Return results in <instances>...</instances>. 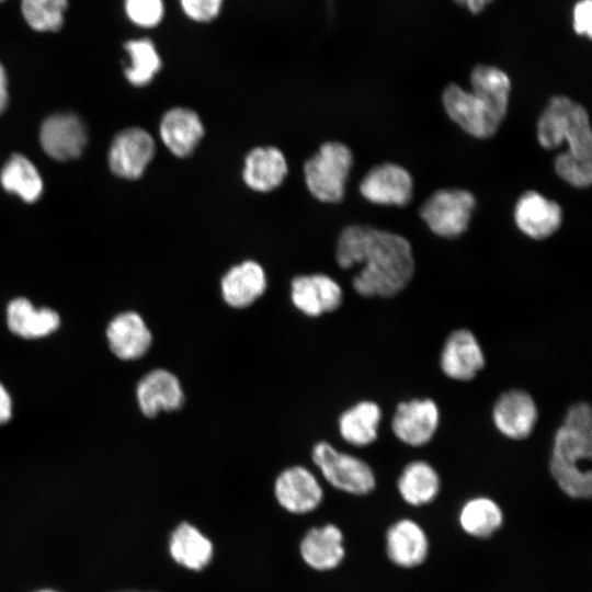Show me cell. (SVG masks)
Returning a JSON list of instances; mask_svg holds the SVG:
<instances>
[{
    "label": "cell",
    "instance_id": "4316f807",
    "mask_svg": "<svg viewBox=\"0 0 592 592\" xmlns=\"http://www.w3.org/2000/svg\"><path fill=\"white\" fill-rule=\"evenodd\" d=\"M462 531L470 537L487 539L493 536L504 523L500 504L487 496H476L466 500L457 515Z\"/></svg>",
    "mask_w": 592,
    "mask_h": 592
},
{
    "label": "cell",
    "instance_id": "8d00e7d4",
    "mask_svg": "<svg viewBox=\"0 0 592 592\" xmlns=\"http://www.w3.org/2000/svg\"><path fill=\"white\" fill-rule=\"evenodd\" d=\"M8 103L7 76L3 66L0 62V113H2Z\"/></svg>",
    "mask_w": 592,
    "mask_h": 592
},
{
    "label": "cell",
    "instance_id": "7c38bea8",
    "mask_svg": "<svg viewBox=\"0 0 592 592\" xmlns=\"http://www.w3.org/2000/svg\"><path fill=\"white\" fill-rule=\"evenodd\" d=\"M291 299L301 314L316 318L337 310L343 301V292L327 274L298 275L291 283Z\"/></svg>",
    "mask_w": 592,
    "mask_h": 592
},
{
    "label": "cell",
    "instance_id": "8992f818",
    "mask_svg": "<svg viewBox=\"0 0 592 592\" xmlns=\"http://www.w3.org/2000/svg\"><path fill=\"white\" fill-rule=\"evenodd\" d=\"M311 458L326 481L340 491L365 496L376 487V476L369 464L328 442H318L312 447Z\"/></svg>",
    "mask_w": 592,
    "mask_h": 592
},
{
    "label": "cell",
    "instance_id": "7a4b0ae2",
    "mask_svg": "<svg viewBox=\"0 0 592 592\" xmlns=\"http://www.w3.org/2000/svg\"><path fill=\"white\" fill-rule=\"evenodd\" d=\"M471 91L455 83L443 92L447 115L467 134L489 138L505 117L511 91L508 75L494 66L477 65L470 73Z\"/></svg>",
    "mask_w": 592,
    "mask_h": 592
},
{
    "label": "cell",
    "instance_id": "ba28073f",
    "mask_svg": "<svg viewBox=\"0 0 592 592\" xmlns=\"http://www.w3.org/2000/svg\"><path fill=\"white\" fill-rule=\"evenodd\" d=\"M440 422V408L433 399L412 398L396 406L390 426L401 443L421 447L433 440Z\"/></svg>",
    "mask_w": 592,
    "mask_h": 592
},
{
    "label": "cell",
    "instance_id": "836d02e7",
    "mask_svg": "<svg viewBox=\"0 0 592 592\" xmlns=\"http://www.w3.org/2000/svg\"><path fill=\"white\" fill-rule=\"evenodd\" d=\"M572 25L578 35L591 38L592 34V1L579 0L572 10Z\"/></svg>",
    "mask_w": 592,
    "mask_h": 592
},
{
    "label": "cell",
    "instance_id": "f35d334b",
    "mask_svg": "<svg viewBox=\"0 0 592 592\" xmlns=\"http://www.w3.org/2000/svg\"><path fill=\"white\" fill-rule=\"evenodd\" d=\"M127 592H134V591H127Z\"/></svg>",
    "mask_w": 592,
    "mask_h": 592
},
{
    "label": "cell",
    "instance_id": "ab89813d",
    "mask_svg": "<svg viewBox=\"0 0 592 592\" xmlns=\"http://www.w3.org/2000/svg\"><path fill=\"white\" fill-rule=\"evenodd\" d=\"M3 1V0H0V2Z\"/></svg>",
    "mask_w": 592,
    "mask_h": 592
},
{
    "label": "cell",
    "instance_id": "5bb4252c",
    "mask_svg": "<svg viewBox=\"0 0 592 592\" xmlns=\"http://www.w3.org/2000/svg\"><path fill=\"white\" fill-rule=\"evenodd\" d=\"M360 191L372 203L405 206L412 198L413 182L405 168L387 162L367 172L361 181Z\"/></svg>",
    "mask_w": 592,
    "mask_h": 592
},
{
    "label": "cell",
    "instance_id": "277c9868",
    "mask_svg": "<svg viewBox=\"0 0 592 592\" xmlns=\"http://www.w3.org/2000/svg\"><path fill=\"white\" fill-rule=\"evenodd\" d=\"M537 138L542 147L554 149L567 143L565 156L592 166V133L589 115L583 106L567 96L549 100L537 123Z\"/></svg>",
    "mask_w": 592,
    "mask_h": 592
},
{
    "label": "cell",
    "instance_id": "d6986e66",
    "mask_svg": "<svg viewBox=\"0 0 592 592\" xmlns=\"http://www.w3.org/2000/svg\"><path fill=\"white\" fill-rule=\"evenodd\" d=\"M106 338L111 351L124 361L143 357L152 343L149 328L135 311H125L113 318L106 329Z\"/></svg>",
    "mask_w": 592,
    "mask_h": 592
},
{
    "label": "cell",
    "instance_id": "d590c367",
    "mask_svg": "<svg viewBox=\"0 0 592 592\" xmlns=\"http://www.w3.org/2000/svg\"><path fill=\"white\" fill-rule=\"evenodd\" d=\"M459 5L466 8L471 13L481 12L493 0H454Z\"/></svg>",
    "mask_w": 592,
    "mask_h": 592
},
{
    "label": "cell",
    "instance_id": "ffe728a7",
    "mask_svg": "<svg viewBox=\"0 0 592 592\" xmlns=\"http://www.w3.org/2000/svg\"><path fill=\"white\" fill-rule=\"evenodd\" d=\"M266 286L267 280L263 267L251 260L230 267L220 281L221 297L235 309L251 306L264 294Z\"/></svg>",
    "mask_w": 592,
    "mask_h": 592
},
{
    "label": "cell",
    "instance_id": "30bf717a",
    "mask_svg": "<svg viewBox=\"0 0 592 592\" xmlns=\"http://www.w3.org/2000/svg\"><path fill=\"white\" fill-rule=\"evenodd\" d=\"M439 365L452 380L474 379L486 365L485 352L476 334L466 328L452 331L442 345Z\"/></svg>",
    "mask_w": 592,
    "mask_h": 592
},
{
    "label": "cell",
    "instance_id": "603a6c76",
    "mask_svg": "<svg viewBox=\"0 0 592 592\" xmlns=\"http://www.w3.org/2000/svg\"><path fill=\"white\" fill-rule=\"evenodd\" d=\"M382 419L383 411L377 402L361 400L339 415V434L352 446H368L378 437Z\"/></svg>",
    "mask_w": 592,
    "mask_h": 592
},
{
    "label": "cell",
    "instance_id": "d6a6232c",
    "mask_svg": "<svg viewBox=\"0 0 592 592\" xmlns=\"http://www.w3.org/2000/svg\"><path fill=\"white\" fill-rule=\"evenodd\" d=\"M224 0H180L183 13L192 21L206 23L217 18Z\"/></svg>",
    "mask_w": 592,
    "mask_h": 592
},
{
    "label": "cell",
    "instance_id": "e0dca14e",
    "mask_svg": "<svg viewBox=\"0 0 592 592\" xmlns=\"http://www.w3.org/2000/svg\"><path fill=\"white\" fill-rule=\"evenodd\" d=\"M39 138L48 156L56 160H69L81 155L87 144V132L78 116L54 114L42 124Z\"/></svg>",
    "mask_w": 592,
    "mask_h": 592
},
{
    "label": "cell",
    "instance_id": "cb8c5ba5",
    "mask_svg": "<svg viewBox=\"0 0 592 592\" xmlns=\"http://www.w3.org/2000/svg\"><path fill=\"white\" fill-rule=\"evenodd\" d=\"M299 548L304 561L320 571L337 568L345 555L343 534L333 524L309 530Z\"/></svg>",
    "mask_w": 592,
    "mask_h": 592
},
{
    "label": "cell",
    "instance_id": "9c48e42d",
    "mask_svg": "<svg viewBox=\"0 0 592 592\" xmlns=\"http://www.w3.org/2000/svg\"><path fill=\"white\" fill-rule=\"evenodd\" d=\"M491 420L501 435L512 441H522L532 435L537 424L538 407L526 390L508 389L496 399Z\"/></svg>",
    "mask_w": 592,
    "mask_h": 592
},
{
    "label": "cell",
    "instance_id": "2e32d148",
    "mask_svg": "<svg viewBox=\"0 0 592 592\" xmlns=\"http://www.w3.org/2000/svg\"><path fill=\"white\" fill-rule=\"evenodd\" d=\"M274 493L280 505L295 514L311 512L323 497L317 477L304 466L284 469L275 479Z\"/></svg>",
    "mask_w": 592,
    "mask_h": 592
},
{
    "label": "cell",
    "instance_id": "1f68e13d",
    "mask_svg": "<svg viewBox=\"0 0 592 592\" xmlns=\"http://www.w3.org/2000/svg\"><path fill=\"white\" fill-rule=\"evenodd\" d=\"M124 7L128 19L144 29L157 26L164 14L163 0H125Z\"/></svg>",
    "mask_w": 592,
    "mask_h": 592
},
{
    "label": "cell",
    "instance_id": "74e56055",
    "mask_svg": "<svg viewBox=\"0 0 592 592\" xmlns=\"http://www.w3.org/2000/svg\"><path fill=\"white\" fill-rule=\"evenodd\" d=\"M35 592H56V591H53V590H39V591H35Z\"/></svg>",
    "mask_w": 592,
    "mask_h": 592
},
{
    "label": "cell",
    "instance_id": "4dcf8cb0",
    "mask_svg": "<svg viewBox=\"0 0 592 592\" xmlns=\"http://www.w3.org/2000/svg\"><path fill=\"white\" fill-rule=\"evenodd\" d=\"M67 0H22L21 10L26 23L38 32H56L64 23Z\"/></svg>",
    "mask_w": 592,
    "mask_h": 592
},
{
    "label": "cell",
    "instance_id": "7402d4cb",
    "mask_svg": "<svg viewBox=\"0 0 592 592\" xmlns=\"http://www.w3.org/2000/svg\"><path fill=\"white\" fill-rule=\"evenodd\" d=\"M204 135L198 115L184 107L169 110L160 124V136L168 149L178 157H187Z\"/></svg>",
    "mask_w": 592,
    "mask_h": 592
},
{
    "label": "cell",
    "instance_id": "52a82bcc",
    "mask_svg": "<svg viewBox=\"0 0 592 592\" xmlns=\"http://www.w3.org/2000/svg\"><path fill=\"white\" fill-rule=\"evenodd\" d=\"M475 206L468 191L439 190L421 206L420 216L435 235L456 238L467 229Z\"/></svg>",
    "mask_w": 592,
    "mask_h": 592
},
{
    "label": "cell",
    "instance_id": "4fadbf2b",
    "mask_svg": "<svg viewBox=\"0 0 592 592\" xmlns=\"http://www.w3.org/2000/svg\"><path fill=\"white\" fill-rule=\"evenodd\" d=\"M385 551L391 563L412 569L428 558L430 540L425 530L417 521L403 517L389 525L385 534Z\"/></svg>",
    "mask_w": 592,
    "mask_h": 592
},
{
    "label": "cell",
    "instance_id": "f1b7e54d",
    "mask_svg": "<svg viewBox=\"0 0 592 592\" xmlns=\"http://www.w3.org/2000/svg\"><path fill=\"white\" fill-rule=\"evenodd\" d=\"M2 186L18 194L27 203L36 201L43 191V182L34 164L22 155H12L0 173Z\"/></svg>",
    "mask_w": 592,
    "mask_h": 592
},
{
    "label": "cell",
    "instance_id": "d4e9b609",
    "mask_svg": "<svg viewBox=\"0 0 592 592\" xmlns=\"http://www.w3.org/2000/svg\"><path fill=\"white\" fill-rule=\"evenodd\" d=\"M286 173L287 163L281 150L275 147H258L246 157L242 175L250 189L267 192L277 187Z\"/></svg>",
    "mask_w": 592,
    "mask_h": 592
},
{
    "label": "cell",
    "instance_id": "484cf974",
    "mask_svg": "<svg viewBox=\"0 0 592 592\" xmlns=\"http://www.w3.org/2000/svg\"><path fill=\"white\" fill-rule=\"evenodd\" d=\"M7 323L11 332L25 339H38L56 331L58 314L49 308H35L25 298L13 299L7 308Z\"/></svg>",
    "mask_w": 592,
    "mask_h": 592
},
{
    "label": "cell",
    "instance_id": "9a60e30c",
    "mask_svg": "<svg viewBox=\"0 0 592 592\" xmlns=\"http://www.w3.org/2000/svg\"><path fill=\"white\" fill-rule=\"evenodd\" d=\"M136 397L140 411L148 418H155L161 411H178L185 401L180 379L163 368L150 371L139 380Z\"/></svg>",
    "mask_w": 592,
    "mask_h": 592
},
{
    "label": "cell",
    "instance_id": "83f0119b",
    "mask_svg": "<svg viewBox=\"0 0 592 592\" xmlns=\"http://www.w3.org/2000/svg\"><path fill=\"white\" fill-rule=\"evenodd\" d=\"M169 551L172 559L190 570L204 569L213 558V544L195 526L183 522L171 533Z\"/></svg>",
    "mask_w": 592,
    "mask_h": 592
},
{
    "label": "cell",
    "instance_id": "8fae6325",
    "mask_svg": "<svg viewBox=\"0 0 592 592\" xmlns=\"http://www.w3.org/2000/svg\"><path fill=\"white\" fill-rule=\"evenodd\" d=\"M155 155V141L139 127L125 128L113 139L109 163L117 177L135 180L141 177Z\"/></svg>",
    "mask_w": 592,
    "mask_h": 592
},
{
    "label": "cell",
    "instance_id": "44dd1931",
    "mask_svg": "<svg viewBox=\"0 0 592 592\" xmlns=\"http://www.w3.org/2000/svg\"><path fill=\"white\" fill-rule=\"evenodd\" d=\"M441 477L433 465L423 459L409 462L397 478V490L408 505L419 508L432 503L441 491Z\"/></svg>",
    "mask_w": 592,
    "mask_h": 592
},
{
    "label": "cell",
    "instance_id": "3957f363",
    "mask_svg": "<svg viewBox=\"0 0 592 592\" xmlns=\"http://www.w3.org/2000/svg\"><path fill=\"white\" fill-rule=\"evenodd\" d=\"M592 409L578 401L565 413L554 434L549 473L558 488L573 500L592 496Z\"/></svg>",
    "mask_w": 592,
    "mask_h": 592
},
{
    "label": "cell",
    "instance_id": "5b68a950",
    "mask_svg": "<svg viewBox=\"0 0 592 592\" xmlns=\"http://www.w3.org/2000/svg\"><path fill=\"white\" fill-rule=\"evenodd\" d=\"M352 163V152L345 145L334 141L323 144L304 167L309 192L321 202H340Z\"/></svg>",
    "mask_w": 592,
    "mask_h": 592
},
{
    "label": "cell",
    "instance_id": "6da1fadb",
    "mask_svg": "<svg viewBox=\"0 0 592 592\" xmlns=\"http://www.w3.org/2000/svg\"><path fill=\"white\" fill-rule=\"evenodd\" d=\"M337 261L342 269L363 264L352 280L354 291L367 298H390L402 292L414 274L409 241L396 234L352 225L341 232Z\"/></svg>",
    "mask_w": 592,
    "mask_h": 592
},
{
    "label": "cell",
    "instance_id": "ac0fdd59",
    "mask_svg": "<svg viewBox=\"0 0 592 592\" xmlns=\"http://www.w3.org/2000/svg\"><path fill=\"white\" fill-rule=\"evenodd\" d=\"M514 220L522 232L542 240L558 230L562 210L556 202L535 191H527L521 195L515 205Z\"/></svg>",
    "mask_w": 592,
    "mask_h": 592
},
{
    "label": "cell",
    "instance_id": "f546056e",
    "mask_svg": "<svg viewBox=\"0 0 592 592\" xmlns=\"http://www.w3.org/2000/svg\"><path fill=\"white\" fill-rule=\"evenodd\" d=\"M130 65L125 69L127 80L137 87L148 84L161 68V59L149 38L132 39L125 44Z\"/></svg>",
    "mask_w": 592,
    "mask_h": 592
},
{
    "label": "cell",
    "instance_id": "e575fe53",
    "mask_svg": "<svg viewBox=\"0 0 592 592\" xmlns=\"http://www.w3.org/2000/svg\"><path fill=\"white\" fill-rule=\"evenodd\" d=\"M12 415V401L9 392L0 383V424L10 420Z\"/></svg>",
    "mask_w": 592,
    "mask_h": 592
}]
</instances>
